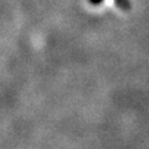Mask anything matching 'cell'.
Masks as SVG:
<instances>
[{
  "mask_svg": "<svg viewBox=\"0 0 149 149\" xmlns=\"http://www.w3.org/2000/svg\"><path fill=\"white\" fill-rule=\"evenodd\" d=\"M116 1H117V4L120 8H123V9H128L129 8V4H128L127 0H116Z\"/></svg>",
  "mask_w": 149,
  "mask_h": 149,
  "instance_id": "cell-1",
  "label": "cell"
},
{
  "mask_svg": "<svg viewBox=\"0 0 149 149\" xmlns=\"http://www.w3.org/2000/svg\"><path fill=\"white\" fill-rule=\"evenodd\" d=\"M102 1V0H90L91 4H95V5H97V4H100Z\"/></svg>",
  "mask_w": 149,
  "mask_h": 149,
  "instance_id": "cell-2",
  "label": "cell"
}]
</instances>
